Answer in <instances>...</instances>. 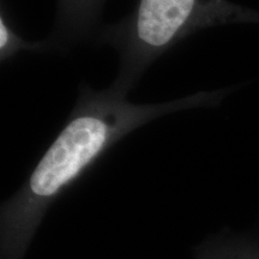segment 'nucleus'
Wrapping results in <instances>:
<instances>
[{
    "label": "nucleus",
    "mask_w": 259,
    "mask_h": 259,
    "mask_svg": "<svg viewBox=\"0 0 259 259\" xmlns=\"http://www.w3.org/2000/svg\"><path fill=\"white\" fill-rule=\"evenodd\" d=\"M240 22L259 23V14L222 0H139L128 17L99 29L94 42L116 51L119 71L112 85L128 95L145 71L179 42L202 29Z\"/></svg>",
    "instance_id": "2"
},
{
    "label": "nucleus",
    "mask_w": 259,
    "mask_h": 259,
    "mask_svg": "<svg viewBox=\"0 0 259 259\" xmlns=\"http://www.w3.org/2000/svg\"><path fill=\"white\" fill-rule=\"evenodd\" d=\"M234 89L199 92L160 103H134L113 85L95 90L80 84L64 127L29 177L21 205L34 209L48 203L112 145L141 126L171 113L215 107Z\"/></svg>",
    "instance_id": "1"
},
{
    "label": "nucleus",
    "mask_w": 259,
    "mask_h": 259,
    "mask_svg": "<svg viewBox=\"0 0 259 259\" xmlns=\"http://www.w3.org/2000/svg\"><path fill=\"white\" fill-rule=\"evenodd\" d=\"M22 52H52L48 41H29L22 36L4 14L0 17V60L8 63Z\"/></svg>",
    "instance_id": "3"
}]
</instances>
